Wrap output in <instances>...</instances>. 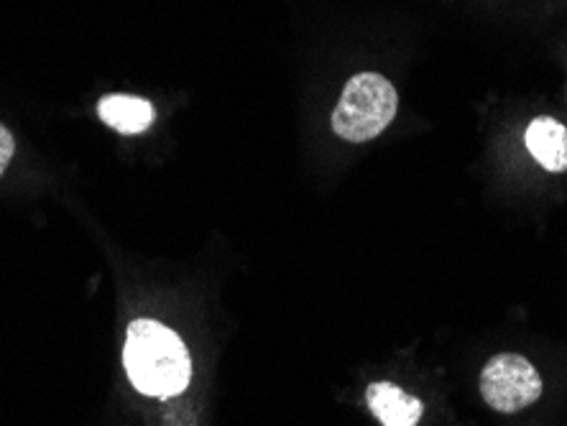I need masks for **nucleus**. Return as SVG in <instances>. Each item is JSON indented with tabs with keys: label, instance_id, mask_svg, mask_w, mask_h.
Returning a JSON list of instances; mask_svg holds the SVG:
<instances>
[{
	"label": "nucleus",
	"instance_id": "obj_1",
	"mask_svg": "<svg viewBox=\"0 0 567 426\" xmlns=\"http://www.w3.org/2000/svg\"><path fill=\"white\" fill-rule=\"evenodd\" d=\"M123 365L141 394L169 398L189 386L192 361L177 332L154 320L131 322Z\"/></svg>",
	"mask_w": 567,
	"mask_h": 426
},
{
	"label": "nucleus",
	"instance_id": "obj_2",
	"mask_svg": "<svg viewBox=\"0 0 567 426\" xmlns=\"http://www.w3.org/2000/svg\"><path fill=\"white\" fill-rule=\"evenodd\" d=\"M399 107L396 90L377 72H361L348 80L336 111L332 131L350 144H365L389 128Z\"/></svg>",
	"mask_w": 567,
	"mask_h": 426
},
{
	"label": "nucleus",
	"instance_id": "obj_3",
	"mask_svg": "<svg viewBox=\"0 0 567 426\" xmlns=\"http://www.w3.org/2000/svg\"><path fill=\"white\" fill-rule=\"evenodd\" d=\"M481 396L502 414H516L542 396V378L527 357L504 353L491 357L481 373Z\"/></svg>",
	"mask_w": 567,
	"mask_h": 426
},
{
	"label": "nucleus",
	"instance_id": "obj_4",
	"mask_svg": "<svg viewBox=\"0 0 567 426\" xmlns=\"http://www.w3.org/2000/svg\"><path fill=\"white\" fill-rule=\"evenodd\" d=\"M365 404L381 426H416L424 414V404L394 383H371L365 391Z\"/></svg>",
	"mask_w": 567,
	"mask_h": 426
},
{
	"label": "nucleus",
	"instance_id": "obj_5",
	"mask_svg": "<svg viewBox=\"0 0 567 426\" xmlns=\"http://www.w3.org/2000/svg\"><path fill=\"white\" fill-rule=\"evenodd\" d=\"M527 148L537 158L542 169L563 174L567 172V128L549 115H539L527 128Z\"/></svg>",
	"mask_w": 567,
	"mask_h": 426
},
{
	"label": "nucleus",
	"instance_id": "obj_6",
	"mask_svg": "<svg viewBox=\"0 0 567 426\" xmlns=\"http://www.w3.org/2000/svg\"><path fill=\"white\" fill-rule=\"evenodd\" d=\"M97 115L105 125H111L113 131L126 133H144L148 125L154 123V107L144 97L133 95H107L100 100Z\"/></svg>",
	"mask_w": 567,
	"mask_h": 426
},
{
	"label": "nucleus",
	"instance_id": "obj_7",
	"mask_svg": "<svg viewBox=\"0 0 567 426\" xmlns=\"http://www.w3.org/2000/svg\"><path fill=\"white\" fill-rule=\"evenodd\" d=\"M16 154V141H13V133L6 128V125H0V174L8 169V164H11V158Z\"/></svg>",
	"mask_w": 567,
	"mask_h": 426
}]
</instances>
